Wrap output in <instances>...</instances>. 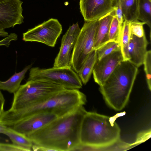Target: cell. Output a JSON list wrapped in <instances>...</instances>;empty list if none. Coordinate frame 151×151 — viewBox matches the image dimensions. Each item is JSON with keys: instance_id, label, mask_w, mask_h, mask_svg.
I'll return each instance as SVG.
<instances>
[{"instance_id": "1", "label": "cell", "mask_w": 151, "mask_h": 151, "mask_svg": "<svg viewBox=\"0 0 151 151\" xmlns=\"http://www.w3.org/2000/svg\"><path fill=\"white\" fill-rule=\"evenodd\" d=\"M86 112L81 106L57 118L27 136L33 144L50 151H73L81 144V127Z\"/></svg>"}, {"instance_id": "2", "label": "cell", "mask_w": 151, "mask_h": 151, "mask_svg": "<svg viewBox=\"0 0 151 151\" xmlns=\"http://www.w3.org/2000/svg\"><path fill=\"white\" fill-rule=\"evenodd\" d=\"M79 89H65L39 103L16 110L4 111L0 123L10 127L20 120L40 113H50L60 117L83 106L86 96Z\"/></svg>"}, {"instance_id": "3", "label": "cell", "mask_w": 151, "mask_h": 151, "mask_svg": "<svg viewBox=\"0 0 151 151\" xmlns=\"http://www.w3.org/2000/svg\"><path fill=\"white\" fill-rule=\"evenodd\" d=\"M116 119L115 116L87 111L81 127V144L73 151L107 147L118 142L121 130L115 121Z\"/></svg>"}, {"instance_id": "4", "label": "cell", "mask_w": 151, "mask_h": 151, "mask_svg": "<svg viewBox=\"0 0 151 151\" xmlns=\"http://www.w3.org/2000/svg\"><path fill=\"white\" fill-rule=\"evenodd\" d=\"M138 73V68L129 60L120 62L99 90L106 104L116 111L127 104Z\"/></svg>"}, {"instance_id": "5", "label": "cell", "mask_w": 151, "mask_h": 151, "mask_svg": "<svg viewBox=\"0 0 151 151\" xmlns=\"http://www.w3.org/2000/svg\"><path fill=\"white\" fill-rule=\"evenodd\" d=\"M57 84L42 80H27L14 94L10 110H16L39 103L65 89Z\"/></svg>"}, {"instance_id": "6", "label": "cell", "mask_w": 151, "mask_h": 151, "mask_svg": "<svg viewBox=\"0 0 151 151\" xmlns=\"http://www.w3.org/2000/svg\"><path fill=\"white\" fill-rule=\"evenodd\" d=\"M29 80L45 81L67 89H79L82 86V82L78 73L70 68H31L27 79Z\"/></svg>"}, {"instance_id": "7", "label": "cell", "mask_w": 151, "mask_h": 151, "mask_svg": "<svg viewBox=\"0 0 151 151\" xmlns=\"http://www.w3.org/2000/svg\"><path fill=\"white\" fill-rule=\"evenodd\" d=\"M99 24V20L85 21L78 36L72 58V68L77 73L89 54L94 50Z\"/></svg>"}, {"instance_id": "8", "label": "cell", "mask_w": 151, "mask_h": 151, "mask_svg": "<svg viewBox=\"0 0 151 151\" xmlns=\"http://www.w3.org/2000/svg\"><path fill=\"white\" fill-rule=\"evenodd\" d=\"M62 31V26L58 20L51 18L23 33L22 40L25 42H40L53 47Z\"/></svg>"}, {"instance_id": "9", "label": "cell", "mask_w": 151, "mask_h": 151, "mask_svg": "<svg viewBox=\"0 0 151 151\" xmlns=\"http://www.w3.org/2000/svg\"><path fill=\"white\" fill-rule=\"evenodd\" d=\"M80 30L78 23L70 26L62 38L60 50L53 67L72 68L73 51Z\"/></svg>"}, {"instance_id": "10", "label": "cell", "mask_w": 151, "mask_h": 151, "mask_svg": "<svg viewBox=\"0 0 151 151\" xmlns=\"http://www.w3.org/2000/svg\"><path fill=\"white\" fill-rule=\"evenodd\" d=\"M21 0H0V29L13 27L24 22Z\"/></svg>"}, {"instance_id": "11", "label": "cell", "mask_w": 151, "mask_h": 151, "mask_svg": "<svg viewBox=\"0 0 151 151\" xmlns=\"http://www.w3.org/2000/svg\"><path fill=\"white\" fill-rule=\"evenodd\" d=\"M115 0H80L81 12L85 21L99 20L112 12Z\"/></svg>"}, {"instance_id": "12", "label": "cell", "mask_w": 151, "mask_h": 151, "mask_svg": "<svg viewBox=\"0 0 151 151\" xmlns=\"http://www.w3.org/2000/svg\"><path fill=\"white\" fill-rule=\"evenodd\" d=\"M124 61L121 50L96 60L92 73L95 82L102 86L119 64Z\"/></svg>"}, {"instance_id": "13", "label": "cell", "mask_w": 151, "mask_h": 151, "mask_svg": "<svg viewBox=\"0 0 151 151\" xmlns=\"http://www.w3.org/2000/svg\"><path fill=\"white\" fill-rule=\"evenodd\" d=\"M58 117L53 113L35 114L20 120L10 127L27 136Z\"/></svg>"}, {"instance_id": "14", "label": "cell", "mask_w": 151, "mask_h": 151, "mask_svg": "<svg viewBox=\"0 0 151 151\" xmlns=\"http://www.w3.org/2000/svg\"><path fill=\"white\" fill-rule=\"evenodd\" d=\"M148 44L145 35L141 37L134 35L130 37L129 61L138 68L143 64Z\"/></svg>"}, {"instance_id": "15", "label": "cell", "mask_w": 151, "mask_h": 151, "mask_svg": "<svg viewBox=\"0 0 151 151\" xmlns=\"http://www.w3.org/2000/svg\"><path fill=\"white\" fill-rule=\"evenodd\" d=\"M114 12V10L99 19L94 50H96L109 41V29Z\"/></svg>"}, {"instance_id": "16", "label": "cell", "mask_w": 151, "mask_h": 151, "mask_svg": "<svg viewBox=\"0 0 151 151\" xmlns=\"http://www.w3.org/2000/svg\"><path fill=\"white\" fill-rule=\"evenodd\" d=\"M32 66V64L27 66L21 71L15 73L6 81H0V89L14 94L19 89L26 73Z\"/></svg>"}, {"instance_id": "17", "label": "cell", "mask_w": 151, "mask_h": 151, "mask_svg": "<svg viewBox=\"0 0 151 151\" xmlns=\"http://www.w3.org/2000/svg\"><path fill=\"white\" fill-rule=\"evenodd\" d=\"M7 136L13 144L27 149L32 150L33 144L31 140L25 135L10 127H7L4 133Z\"/></svg>"}, {"instance_id": "18", "label": "cell", "mask_w": 151, "mask_h": 151, "mask_svg": "<svg viewBox=\"0 0 151 151\" xmlns=\"http://www.w3.org/2000/svg\"><path fill=\"white\" fill-rule=\"evenodd\" d=\"M140 0H119L124 20L131 22L137 20Z\"/></svg>"}, {"instance_id": "19", "label": "cell", "mask_w": 151, "mask_h": 151, "mask_svg": "<svg viewBox=\"0 0 151 151\" xmlns=\"http://www.w3.org/2000/svg\"><path fill=\"white\" fill-rule=\"evenodd\" d=\"M96 60V50H94L89 54L78 73L84 85H86L88 81Z\"/></svg>"}, {"instance_id": "20", "label": "cell", "mask_w": 151, "mask_h": 151, "mask_svg": "<svg viewBox=\"0 0 151 151\" xmlns=\"http://www.w3.org/2000/svg\"><path fill=\"white\" fill-rule=\"evenodd\" d=\"M129 22L124 20L121 30L119 44L124 61L129 60L128 47L130 40Z\"/></svg>"}, {"instance_id": "21", "label": "cell", "mask_w": 151, "mask_h": 151, "mask_svg": "<svg viewBox=\"0 0 151 151\" xmlns=\"http://www.w3.org/2000/svg\"><path fill=\"white\" fill-rule=\"evenodd\" d=\"M151 28V0H140L137 18Z\"/></svg>"}, {"instance_id": "22", "label": "cell", "mask_w": 151, "mask_h": 151, "mask_svg": "<svg viewBox=\"0 0 151 151\" xmlns=\"http://www.w3.org/2000/svg\"><path fill=\"white\" fill-rule=\"evenodd\" d=\"M120 50L119 43L109 41L96 50L97 60H99L112 52Z\"/></svg>"}, {"instance_id": "23", "label": "cell", "mask_w": 151, "mask_h": 151, "mask_svg": "<svg viewBox=\"0 0 151 151\" xmlns=\"http://www.w3.org/2000/svg\"><path fill=\"white\" fill-rule=\"evenodd\" d=\"M122 27L114 11L109 29V41L120 43Z\"/></svg>"}, {"instance_id": "24", "label": "cell", "mask_w": 151, "mask_h": 151, "mask_svg": "<svg viewBox=\"0 0 151 151\" xmlns=\"http://www.w3.org/2000/svg\"><path fill=\"white\" fill-rule=\"evenodd\" d=\"M145 24L138 20L130 22L129 31L130 37L134 35L139 37H143L145 34L143 26Z\"/></svg>"}, {"instance_id": "25", "label": "cell", "mask_w": 151, "mask_h": 151, "mask_svg": "<svg viewBox=\"0 0 151 151\" xmlns=\"http://www.w3.org/2000/svg\"><path fill=\"white\" fill-rule=\"evenodd\" d=\"M148 88L151 89V51H147L143 62Z\"/></svg>"}, {"instance_id": "26", "label": "cell", "mask_w": 151, "mask_h": 151, "mask_svg": "<svg viewBox=\"0 0 151 151\" xmlns=\"http://www.w3.org/2000/svg\"><path fill=\"white\" fill-rule=\"evenodd\" d=\"M0 151H29L25 148L16 145L13 143L0 142Z\"/></svg>"}, {"instance_id": "27", "label": "cell", "mask_w": 151, "mask_h": 151, "mask_svg": "<svg viewBox=\"0 0 151 151\" xmlns=\"http://www.w3.org/2000/svg\"><path fill=\"white\" fill-rule=\"evenodd\" d=\"M114 11L115 14L116 16L120 26L122 27L124 19L119 0H115Z\"/></svg>"}, {"instance_id": "28", "label": "cell", "mask_w": 151, "mask_h": 151, "mask_svg": "<svg viewBox=\"0 0 151 151\" xmlns=\"http://www.w3.org/2000/svg\"><path fill=\"white\" fill-rule=\"evenodd\" d=\"M17 35L16 33H11L7 36L0 40V46H4L8 47L12 41L17 40Z\"/></svg>"}, {"instance_id": "29", "label": "cell", "mask_w": 151, "mask_h": 151, "mask_svg": "<svg viewBox=\"0 0 151 151\" xmlns=\"http://www.w3.org/2000/svg\"><path fill=\"white\" fill-rule=\"evenodd\" d=\"M5 102V99L0 89V117L4 111V107Z\"/></svg>"}, {"instance_id": "30", "label": "cell", "mask_w": 151, "mask_h": 151, "mask_svg": "<svg viewBox=\"0 0 151 151\" xmlns=\"http://www.w3.org/2000/svg\"><path fill=\"white\" fill-rule=\"evenodd\" d=\"M8 35V33L4 29H0V37H6Z\"/></svg>"}, {"instance_id": "31", "label": "cell", "mask_w": 151, "mask_h": 151, "mask_svg": "<svg viewBox=\"0 0 151 151\" xmlns=\"http://www.w3.org/2000/svg\"><path fill=\"white\" fill-rule=\"evenodd\" d=\"M7 126L0 124V133L4 134Z\"/></svg>"}]
</instances>
